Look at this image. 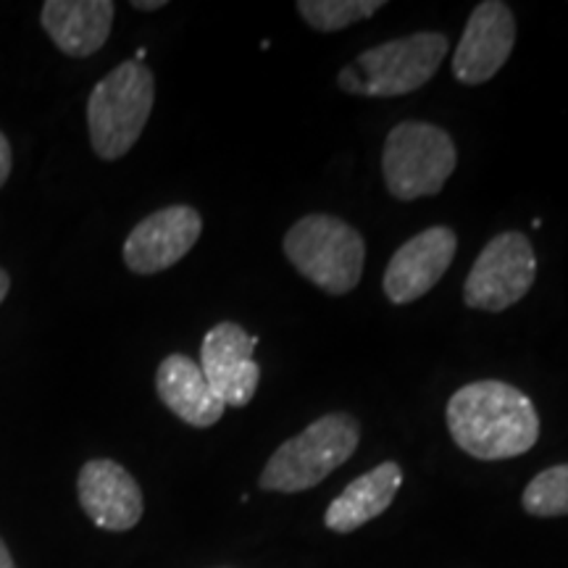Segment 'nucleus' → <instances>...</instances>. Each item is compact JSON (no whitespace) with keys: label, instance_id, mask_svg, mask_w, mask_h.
Masks as SVG:
<instances>
[{"label":"nucleus","instance_id":"f257e3e1","mask_svg":"<svg viewBox=\"0 0 568 568\" xmlns=\"http://www.w3.org/2000/svg\"><path fill=\"white\" fill-rule=\"evenodd\" d=\"M447 432L477 460H508L539 439V414L529 395L500 379H481L453 393L445 408Z\"/></svg>","mask_w":568,"mask_h":568},{"label":"nucleus","instance_id":"f03ea898","mask_svg":"<svg viewBox=\"0 0 568 568\" xmlns=\"http://www.w3.org/2000/svg\"><path fill=\"white\" fill-rule=\"evenodd\" d=\"M361 443V424L351 414H324L301 435L290 437L272 453L258 487L266 493L295 495L322 485L339 466L353 458Z\"/></svg>","mask_w":568,"mask_h":568},{"label":"nucleus","instance_id":"7ed1b4c3","mask_svg":"<svg viewBox=\"0 0 568 568\" xmlns=\"http://www.w3.org/2000/svg\"><path fill=\"white\" fill-rule=\"evenodd\" d=\"M282 247L295 272L326 295L353 293L364 276V234L329 213L297 219L284 234Z\"/></svg>","mask_w":568,"mask_h":568},{"label":"nucleus","instance_id":"20e7f679","mask_svg":"<svg viewBox=\"0 0 568 568\" xmlns=\"http://www.w3.org/2000/svg\"><path fill=\"white\" fill-rule=\"evenodd\" d=\"M155 103L153 71L140 61H124L90 92L88 130L98 159L119 161L142 138Z\"/></svg>","mask_w":568,"mask_h":568},{"label":"nucleus","instance_id":"39448f33","mask_svg":"<svg viewBox=\"0 0 568 568\" xmlns=\"http://www.w3.org/2000/svg\"><path fill=\"white\" fill-rule=\"evenodd\" d=\"M458 166L456 142L443 126L400 122L389 130L382 151L385 187L395 201L410 203L443 193Z\"/></svg>","mask_w":568,"mask_h":568},{"label":"nucleus","instance_id":"423d86ee","mask_svg":"<svg viewBox=\"0 0 568 568\" xmlns=\"http://www.w3.org/2000/svg\"><path fill=\"white\" fill-rule=\"evenodd\" d=\"M537 280V255L524 232L495 234L474 261L464 284V303L474 311L500 314L529 293Z\"/></svg>","mask_w":568,"mask_h":568},{"label":"nucleus","instance_id":"0eeeda50","mask_svg":"<svg viewBox=\"0 0 568 568\" xmlns=\"http://www.w3.org/2000/svg\"><path fill=\"white\" fill-rule=\"evenodd\" d=\"M447 55L443 32H414L368 48L353 61L364 77V98H397L422 90Z\"/></svg>","mask_w":568,"mask_h":568},{"label":"nucleus","instance_id":"6e6552de","mask_svg":"<svg viewBox=\"0 0 568 568\" xmlns=\"http://www.w3.org/2000/svg\"><path fill=\"white\" fill-rule=\"evenodd\" d=\"M255 347L258 337L234 322H222L205 332L201 368L226 408H245L255 397L261 382V366L253 358Z\"/></svg>","mask_w":568,"mask_h":568},{"label":"nucleus","instance_id":"1a4fd4ad","mask_svg":"<svg viewBox=\"0 0 568 568\" xmlns=\"http://www.w3.org/2000/svg\"><path fill=\"white\" fill-rule=\"evenodd\" d=\"M458 253V237L450 226H429L406 240L389 258L382 290L393 305L422 301L447 274Z\"/></svg>","mask_w":568,"mask_h":568},{"label":"nucleus","instance_id":"9d476101","mask_svg":"<svg viewBox=\"0 0 568 568\" xmlns=\"http://www.w3.org/2000/svg\"><path fill=\"white\" fill-rule=\"evenodd\" d=\"M203 219L193 205H166L134 226L124 243V264L132 274H161L193 251Z\"/></svg>","mask_w":568,"mask_h":568},{"label":"nucleus","instance_id":"9b49d317","mask_svg":"<svg viewBox=\"0 0 568 568\" xmlns=\"http://www.w3.org/2000/svg\"><path fill=\"white\" fill-rule=\"evenodd\" d=\"M516 45V17L503 0H485L466 21V30L453 53V77L477 88L506 67Z\"/></svg>","mask_w":568,"mask_h":568},{"label":"nucleus","instance_id":"f8f14e48","mask_svg":"<svg viewBox=\"0 0 568 568\" xmlns=\"http://www.w3.org/2000/svg\"><path fill=\"white\" fill-rule=\"evenodd\" d=\"M77 497L84 516L105 531H130L145 514L138 479L111 458H92L77 477Z\"/></svg>","mask_w":568,"mask_h":568},{"label":"nucleus","instance_id":"ddd939ff","mask_svg":"<svg viewBox=\"0 0 568 568\" xmlns=\"http://www.w3.org/2000/svg\"><path fill=\"white\" fill-rule=\"evenodd\" d=\"M116 6L111 0H48L40 21L48 38L71 59H88L105 45Z\"/></svg>","mask_w":568,"mask_h":568},{"label":"nucleus","instance_id":"4468645a","mask_svg":"<svg viewBox=\"0 0 568 568\" xmlns=\"http://www.w3.org/2000/svg\"><path fill=\"white\" fill-rule=\"evenodd\" d=\"M155 393L163 406L195 429H209L219 424L226 410L203 376L201 364H195L184 353H172L161 361L155 372Z\"/></svg>","mask_w":568,"mask_h":568},{"label":"nucleus","instance_id":"2eb2a0df","mask_svg":"<svg viewBox=\"0 0 568 568\" xmlns=\"http://www.w3.org/2000/svg\"><path fill=\"white\" fill-rule=\"evenodd\" d=\"M403 487V468L397 460H385L372 471L353 479L324 514V527L337 535H351L364 524L379 518L393 506L395 495Z\"/></svg>","mask_w":568,"mask_h":568},{"label":"nucleus","instance_id":"dca6fc26","mask_svg":"<svg viewBox=\"0 0 568 568\" xmlns=\"http://www.w3.org/2000/svg\"><path fill=\"white\" fill-rule=\"evenodd\" d=\"M382 6V0H301L297 13L311 30L339 32L355 21L372 19Z\"/></svg>","mask_w":568,"mask_h":568},{"label":"nucleus","instance_id":"f3484780","mask_svg":"<svg viewBox=\"0 0 568 568\" xmlns=\"http://www.w3.org/2000/svg\"><path fill=\"white\" fill-rule=\"evenodd\" d=\"M521 506L535 518L568 516V464L539 471L524 489Z\"/></svg>","mask_w":568,"mask_h":568},{"label":"nucleus","instance_id":"a211bd4d","mask_svg":"<svg viewBox=\"0 0 568 568\" xmlns=\"http://www.w3.org/2000/svg\"><path fill=\"white\" fill-rule=\"evenodd\" d=\"M337 84H339V90L347 92V95H364V77H361V71L355 69L353 63L339 71Z\"/></svg>","mask_w":568,"mask_h":568},{"label":"nucleus","instance_id":"6ab92c4d","mask_svg":"<svg viewBox=\"0 0 568 568\" xmlns=\"http://www.w3.org/2000/svg\"><path fill=\"white\" fill-rule=\"evenodd\" d=\"M11 166H13V153H11V142L0 132V187L9 182L11 176Z\"/></svg>","mask_w":568,"mask_h":568},{"label":"nucleus","instance_id":"aec40b11","mask_svg":"<svg viewBox=\"0 0 568 568\" xmlns=\"http://www.w3.org/2000/svg\"><path fill=\"white\" fill-rule=\"evenodd\" d=\"M163 6H166V0H134L132 9H138V11H159V9H163Z\"/></svg>","mask_w":568,"mask_h":568},{"label":"nucleus","instance_id":"412c9836","mask_svg":"<svg viewBox=\"0 0 568 568\" xmlns=\"http://www.w3.org/2000/svg\"><path fill=\"white\" fill-rule=\"evenodd\" d=\"M0 568H17V564H13L11 552H9V548H6L3 539H0Z\"/></svg>","mask_w":568,"mask_h":568},{"label":"nucleus","instance_id":"4be33fe9","mask_svg":"<svg viewBox=\"0 0 568 568\" xmlns=\"http://www.w3.org/2000/svg\"><path fill=\"white\" fill-rule=\"evenodd\" d=\"M9 287H11L9 274H6L3 268H0V303H3V301H6V295H9Z\"/></svg>","mask_w":568,"mask_h":568}]
</instances>
